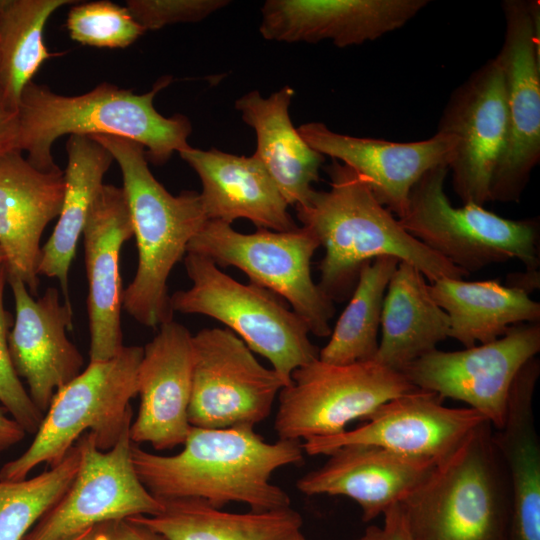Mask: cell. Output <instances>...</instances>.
<instances>
[{
    "label": "cell",
    "mask_w": 540,
    "mask_h": 540,
    "mask_svg": "<svg viewBox=\"0 0 540 540\" xmlns=\"http://www.w3.org/2000/svg\"><path fill=\"white\" fill-rule=\"evenodd\" d=\"M181 452L157 455L132 442L131 458L139 480L157 499L194 498L222 508L243 503L251 511L290 507V497L271 483L275 470L303 462L298 440L266 442L254 426H191Z\"/></svg>",
    "instance_id": "obj_1"
},
{
    "label": "cell",
    "mask_w": 540,
    "mask_h": 540,
    "mask_svg": "<svg viewBox=\"0 0 540 540\" xmlns=\"http://www.w3.org/2000/svg\"><path fill=\"white\" fill-rule=\"evenodd\" d=\"M324 169L330 189L314 190L295 209L325 250L318 285L332 301L349 297L362 266L381 256L413 265L431 283L469 275L409 234L361 175L334 159Z\"/></svg>",
    "instance_id": "obj_2"
},
{
    "label": "cell",
    "mask_w": 540,
    "mask_h": 540,
    "mask_svg": "<svg viewBox=\"0 0 540 540\" xmlns=\"http://www.w3.org/2000/svg\"><path fill=\"white\" fill-rule=\"evenodd\" d=\"M172 78H160L152 89L135 94L109 83L77 96H64L48 86L30 82L19 106V151L40 170L58 166L52 156L54 142L64 135H112L133 140L146 151L147 160L165 164L174 152L189 148L192 127L184 115L165 117L153 101Z\"/></svg>",
    "instance_id": "obj_3"
},
{
    "label": "cell",
    "mask_w": 540,
    "mask_h": 540,
    "mask_svg": "<svg viewBox=\"0 0 540 540\" xmlns=\"http://www.w3.org/2000/svg\"><path fill=\"white\" fill-rule=\"evenodd\" d=\"M118 163L138 250V266L122 294V307L137 322L156 328L173 320L167 281L207 218L199 193L172 195L153 176L145 148L112 135L90 136Z\"/></svg>",
    "instance_id": "obj_4"
},
{
    "label": "cell",
    "mask_w": 540,
    "mask_h": 540,
    "mask_svg": "<svg viewBox=\"0 0 540 540\" xmlns=\"http://www.w3.org/2000/svg\"><path fill=\"white\" fill-rule=\"evenodd\" d=\"M486 421L398 504L412 540H510L511 493Z\"/></svg>",
    "instance_id": "obj_5"
},
{
    "label": "cell",
    "mask_w": 540,
    "mask_h": 540,
    "mask_svg": "<svg viewBox=\"0 0 540 540\" xmlns=\"http://www.w3.org/2000/svg\"><path fill=\"white\" fill-rule=\"evenodd\" d=\"M142 357L143 347L124 346L108 360L90 362L57 391L30 446L0 468V481L24 480L42 463L58 465L86 432L98 449H111L131 426Z\"/></svg>",
    "instance_id": "obj_6"
},
{
    "label": "cell",
    "mask_w": 540,
    "mask_h": 540,
    "mask_svg": "<svg viewBox=\"0 0 540 540\" xmlns=\"http://www.w3.org/2000/svg\"><path fill=\"white\" fill-rule=\"evenodd\" d=\"M184 265L192 286L170 296L173 312L205 315L226 325L270 362L286 386L294 370L318 359L308 326L279 296L233 279L199 254L187 253Z\"/></svg>",
    "instance_id": "obj_7"
},
{
    "label": "cell",
    "mask_w": 540,
    "mask_h": 540,
    "mask_svg": "<svg viewBox=\"0 0 540 540\" xmlns=\"http://www.w3.org/2000/svg\"><path fill=\"white\" fill-rule=\"evenodd\" d=\"M448 170L432 169L414 185L402 227L469 274L510 259L539 270V222L503 218L473 203L454 207L444 191Z\"/></svg>",
    "instance_id": "obj_8"
},
{
    "label": "cell",
    "mask_w": 540,
    "mask_h": 540,
    "mask_svg": "<svg viewBox=\"0 0 540 540\" xmlns=\"http://www.w3.org/2000/svg\"><path fill=\"white\" fill-rule=\"evenodd\" d=\"M319 246L316 236L304 226L244 234L230 224L208 220L189 242L187 253L204 256L218 267L238 268L251 283L286 300L310 333L326 337L332 331L334 306L312 278L311 261Z\"/></svg>",
    "instance_id": "obj_9"
},
{
    "label": "cell",
    "mask_w": 540,
    "mask_h": 540,
    "mask_svg": "<svg viewBox=\"0 0 540 540\" xmlns=\"http://www.w3.org/2000/svg\"><path fill=\"white\" fill-rule=\"evenodd\" d=\"M414 388L401 372L375 360L337 365L316 359L294 370L279 392L274 428L286 440L337 435Z\"/></svg>",
    "instance_id": "obj_10"
},
{
    "label": "cell",
    "mask_w": 540,
    "mask_h": 540,
    "mask_svg": "<svg viewBox=\"0 0 540 540\" xmlns=\"http://www.w3.org/2000/svg\"><path fill=\"white\" fill-rule=\"evenodd\" d=\"M505 34L496 58L506 88L508 138L490 201L518 202L540 160V5L505 0Z\"/></svg>",
    "instance_id": "obj_11"
},
{
    "label": "cell",
    "mask_w": 540,
    "mask_h": 540,
    "mask_svg": "<svg viewBox=\"0 0 540 540\" xmlns=\"http://www.w3.org/2000/svg\"><path fill=\"white\" fill-rule=\"evenodd\" d=\"M285 386L230 330L205 328L192 335L191 426H255L269 416Z\"/></svg>",
    "instance_id": "obj_12"
},
{
    "label": "cell",
    "mask_w": 540,
    "mask_h": 540,
    "mask_svg": "<svg viewBox=\"0 0 540 540\" xmlns=\"http://www.w3.org/2000/svg\"><path fill=\"white\" fill-rule=\"evenodd\" d=\"M78 472L64 495L22 540H72L99 524L134 516H153L163 504L141 483L132 458L130 427L109 450L97 448L86 432Z\"/></svg>",
    "instance_id": "obj_13"
},
{
    "label": "cell",
    "mask_w": 540,
    "mask_h": 540,
    "mask_svg": "<svg viewBox=\"0 0 540 540\" xmlns=\"http://www.w3.org/2000/svg\"><path fill=\"white\" fill-rule=\"evenodd\" d=\"M540 351V324L519 323L500 338L459 351L435 349L401 373L415 387L464 402L493 429L504 421L512 382Z\"/></svg>",
    "instance_id": "obj_14"
},
{
    "label": "cell",
    "mask_w": 540,
    "mask_h": 540,
    "mask_svg": "<svg viewBox=\"0 0 540 540\" xmlns=\"http://www.w3.org/2000/svg\"><path fill=\"white\" fill-rule=\"evenodd\" d=\"M437 131L457 140L448 167L454 192L463 204L483 206L490 201L492 179L508 138L505 80L496 57L451 93Z\"/></svg>",
    "instance_id": "obj_15"
},
{
    "label": "cell",
    "mask_w": 540,
    "mask_h": 540,
    "mask_svg": "<svg viewBox=\"0 0 540 540\" xmlns=\"http://www.w3.org/2000/svg\"><path fill=\"white\" fill-rule=\"evenodd\" d=\"M435 392L414 388L374 410L364 424L342 433L303 441L304 453L329 455L350 444L374 445L397 454L440 462L482 423L470 407L451 408Z\"/></svg>",
    "instance_id": "obj_16"
},
{
    "label": "cell",
    "mask_w": 540,
    "mask_h": 540,
    "mask_svg": "<svg viewBox=\"0 0 540 540\" xmlns=\"http://www.w3.org/2000/svg\"><path fill=\"white\" fill-rule=\"evenodd\" d=\"M297 130L315 151L361 175L378 202L399 219L406 212L411 189L424 174L449 167L457 142L455 136L438 131L429 139L405 143L355 137L320 122L302 124Z\"/></svg>",
    "instance_id": "obj_17"
},
{
    "label": "cell",
    "mask_w": 540,
    "mask_h": 540,
    "mask_svg": "<svg viewBox=\"0 0 540 540\" xmlns=\"http://www.w3.org/2000/svg\"><path fill=\"white\" fill-rule=\"evenodd\" d=\"M7 282L15 302V320L8 334L12 365L26 381L34 405L45 414L57 391L81 373L84 363L66 335L72 329V306L60 301L55 287L35 299L18 277L7 276Z\"/></svg>",
    "instance_id": "obj_18"
},
{
    "label": "cell",
    "mask_w": 540,
    "mask_h": 540,
    "mask_svg": "<svg viewBox=\"0 0 540 540\" xmlns=\"http://www.w3.org/2000/svg\"><path fill=\"white\" fill-rule=\"evenodd\" d=\"M428 0H267L259 31L270 41L361 45L403 27Z\"/></svg>",
    "instance_id": "obj_19"
},
{
    "label": "cell",
    "mask_w": 540,
    "mask_h": 540,
    "mask_svg": "<svg viewBox=\"0 0 540 540\" xmlns=\"http://www.w3.org/2000/svg\"><path fill=\"white\" fill-rule=\"evenodd\" d=\"M82 235L89 287V357L90 362H100L116 356L124 347L119 256L123 244L133 236V226L122 188L101 186Z\"/></svg>",
    "instance_id": "obj_20"
},
{
    "label": "cell",
    "mask_w": 540,
    "mask_h": 540,
    "mask_svg": "<svg viewBox=\"0 0 540 540\" xmlns=\"http://www.w3.org/2000/svg\"><path fill=\"white\" fill-rule=\"evenodd\" d=\"M192 380V335L171 320L143 347L137 387L140 406L130 426L134 444L158 451L183 445L191 425L188 408Z\"/></svg>",
    "instance_id": "obj_21"
},
{
    "label": "cell",
    "mask_w": 540,
    "mask_h": 540,
    "mask_svg": "<svg viewBox=\"0 0 540 540\" xmlns=\"http://www.w3.org/2000/svg\"><path fill=\"white\" fill-rule=\"evenodd\" d=\"M65 192L64 171L40 170L21 152L0 158V248L7 276L22 280L38 295L41 237L59 216Z\"/></svg>",
    "instance_id": "obj_22"
},
{
    "label": "cell",
    "mask_w": 540,
    "mask_h": 540,
    "mask_svg": "<svg viewBox=\"0 0 540 540\" xmlns=\"http://www.w3.org/2000/svg\"><path fill=\"white\" fill-rule=\"evenodd\" d=\"M328 456L296 482L297 489L308 496L348 497L361 508L363 522L400 504L437 464L367 444L345 445Z\"/></svg>",
    "instance_id": "obj_23"
},
{
    "label": "cell",
    "mask_w": 540,
    "mask_h": 540,
    "mask_svg": "<svg viewBox=\"0 0 540 540\" xmlns=\"http://www.w3.org/2000/svg\"><path fill=\"white\" fill-rule=\"evenodd\" d=\"M180 157L197 173L199 193L207 220L230 224L239 218L258 229L290 231L298 227L289 205L261 162L254 156H238L216 148L189 147Z\"/></svg>",
    "instance_id": "obj_24"
},
{
    "label": "cell",
    "mask_w": 540,
    "mask_h": 540,
    "mask_svg": "<svg viewBox=\"0 0 540 540\" xmlns=\"http://www.w3.org/2000/svg\"><path fill=\"white\" fill-rule=\"evenodd\" d=\"M539 374L536 356L520 368L510 388L503 424L492 434L510 487V540H540V444L533 413Z\"/></svg>",
    "instance_id": "obj_25"
},
{
    "label": "cell",
    "mask_w": 540,
    "mask_h": 540,
    "mask_svg": "<svg viewBox=\"0 0 540 540\" xmlns=\"http://www.w3.org/2000/svg\"><path fill=\"white\" fill-rule=\"evenodd\" d=\"M294 89L288 85L269 97L257 90L236 100L242 120L256 133L253 154L264 166L289 206L305 204L319 180L324 156L311 148L294 128L289 106Z\"/></svg>",
    "instance_id": "obj_26"
},
{
    "label": "cell",
    "mask_w": 540,
    "mask_h": 540,
    "mask_svg": "<svg viewBox=\"0 0 540 540\" xmlns=\"http://www.w3.org/2000/svg\"><path fill=\"white\" fill-rule=\"evenodd\" d=\"M380 327L373 360L397 372L437 349L450 334L449 317L433 299L424 275L402 261L388 283Z\"/></svg>",
    "instance_id": "obj_27"
},
{
    "label": "cell",
    "mask_w": 540,
    "mask_h": 540,
    "mask_svg": "<svg viewBox=\"0 0 540 540\" xmlns=\"http://www.w3.org/2000/svg\"><path fill=\"white\" fill-rule=\"evenodd\" d=\"M429 287L433 299L449 317V337L465 348L475 346L476 341H494L513 325L540 320L538 302L521 288L497 280L444 278Z\"/></svg>",
    "instance_id": "obj_28"
},
{
    "label": "cell",
    "mask_w": 540,
    "mask_h": 540,
    "mask_svg": "<svg viewBox=\"0 0 540 540\" xmlns=\"http://www.w3.org/2000/svg\"><path fill=\"white\" fill-rule=\"evenodd\" d=\"M65 192L57 224L41 249L38 274L56 278L64 301L69 298V270L92 203L113 162L110 152L84 135H70L66 143Z\"/></svg>",
    "instance_id": "obj_29"
},
{
    "label": "cell",
    "mask_w": 540,
    "mask_h": 540,
    "mask_svg": "<svg viewBox=\"0 0 540 540\" xmlns=\"http://www.w3.org/2000/svg\"><path fill=\"white\" fill-rule=\"evenodd\" d=\"M160 501V513L133 518L168 540H290L303 525L291 507L233 513L194 498Z\"/></svg>",
    "instance_id": "obj_30"
},
{
    "label": "cell",
    "mask_w": 540,
    "mask_h": 540,
    "mask_svg": "<svg viewBox=\"0 0 540 540\" xmlns=\"http://www.w3.org/2000/svg\"><path fill=\"white\" fill-rule=\"evenodd\" d=\"M72 0H0V94L18 110L25 87L53 57L43 32L49 17Z\"/></svg>",
    "instance_id": "obj_31"
},
{
    "label": "cell",
    "mask_w": 540,
    "mask_h": 540,
    "mask_svg": "<svg viewBox=\"0 0 540 540\" xmlns=\"http://www.w3.org/2000/svg\"><path fill=\"white\" fill-rule=\"evenodd\" d=\"M399 262L395 257L381 256L362 266L349 303L330 340L319 350V360L346 365L374 359L386 289Z\"/></svg>",
    "instance_id": "obj_32"
},
{
    "label": "cell",
    "mask_w": 540,
    "mask_h": 540,
    "mask_svg": "<svg viewBox=\"0 0 540 540\" xmlns=\"http://www.w3.org/2000/svg\"><path fill=\"white\" fill-rule=\"evenodd\" d=\"M81 462L75 443L50 470L21 481H0V540H22L67 491Z\"/></svg>",
    "instance_id": "obj_33"
},
{
    "label": "cell",
    "mask_w": 540,
    "mask_h": 540,
    "mask_svg": "<svg viewBox=\"0 0 540 540\" xmlns=\"http://www.w3.org/2000/svg\"><path fill=\"white\" fill-rule=\"evenodd\" d=\"M66 24L73 40L98 48L127 47L145 32L126 6L111 1L75 4Z\"/></svg>",
    "instance_id": "obj_34"
},
{
    "label": "cell",
    "mask_w": 540,
    "mask_h": 540,
    "mask_svg": "<svg viewBox=\"0 0 540 540\" xmlns=\"http://www.w3.org/2000/svg\"><path fill=\"white\" fill-rule=\"evenodd\" d=\"M6 282L7 270L3 263L0 265V403L26 433L35 434L44 414L32 402L12 365L8 348L11 318L4 307Z\"/></svg>",
    "instance_id": "obj_35"
},
{
    "label": "cell",
    "mask_w": 540,
    "mask_h": 540,
    "mask_svg": "<svg viewBox=\"0 0 540 540\" xmlns=\"http://www.w3.org/2000/svg\"><path fill=\"white\" fill-rule=\"evenodd\" d=\"M229 4L228 0H128L126 7L146 31L199 22Z\"/></svg>",
    "instance_id": "obj_36"
},
{
    "label": "cell",
    "mask_w": 540,
    "mask_h": 540,
    "mask_svg": "<svg viewBox=\"0 0 540 540\" xmlns=\"http://www.w3.org/2000/svg\"><path fill=\"white\" fill-rule=\"evenodd\" d=\"M381 526H368L355 540H412L399 505L384 514Z\"/></svg>",
    "instance_id": "obj_37"
},
{
    "label": "cell",
    "mask_w": 540,
    "mask_h": 540,
    "mask_svg": "<svg viewBox=\"0 0 540 540\" xmlns=\"http://www.w3.org/2000/svg\"><path fill=\"white\" fill-rule=\"evenodd\" d=\"M105 540H168L133 517L106 523Z\"/></svg>",
    "instance_id": "obj_38"
},
{
    "label": "cell",
    "mask_w": 540,
    "mask_h": 540,
    "mask_svg": "<svg viewBox=\"0 0 540 540\" xmlns=\"http://www.w3.org/2000/svg\"><path fill=\"white\" fill-rule=\"evenodd\" d=\"M14 151H19L18 110L0 94V158Z\"/></svg>",
    "instance_id": "obj_39"
},
{
    "label": "cell",
    "mask_w": 540,
    "mask_h": 540,
    "mask_svg": "<svg viewBox=\"0 0 540 540\" xmlns=\"http://www.w3.org/2000/svg\"><path fill=\"white\" fill-rule=\"evenodd\" d=\"M8 411L0 406V453L21 442L26 432L14 420L9 417Z\"/></svg>",
    "instance_id": "obj_40"
},
{
    "label": "cell",
    "mask_w": 540,
    "mask_h": 540,
    "mask_svg": "<svg viewBox=\"0 0 540 540\" xmlns=\"http://www.w3.org/2000/svg\"><path fill=\"white\" fill-rule=\"evenodd\" d=\"M540 275L539 270L513 273L508 277V285L521 288L528 294L539 288Z\"/></svg>",
    "instance_id": "obj_41"
},
{
    "label": "cell",
    "mask_w": 540,
    "mask_h": 540,
    "mask_svg": "<svg viewBox=\"0 0 540 540\" xmlns=\"http://www.w3.org/2000/svg\"><path fill=\"white\" fill-rule=\"evenodd\" d=\"M106 523L89 528L72 540H105Z\"/></svg>",
    "instance_id": "obj_42"
},
{
    "label": "cell",
    "mask_w": 540,
    "mask_h": 540,
    "mask_svg": "<svg viewBox=\"0 0 540 540\" xmlns=\"http://www.w3.org/2000/svg\"><path fill=\"white\" fill-rule=\"evenodd\" d=\"M290 540H307L306 537L302 534L301 531L297 532L296 534H294Z\"/></svg>",
    "instance_id": "obj_43"
},
{
    "label": "cell",
    "mask_w": 540,
    "mask_h": 540,
    "mask_svg": "<svg viewBox=\"0 0 540 540\" xmlns=\"http://www.w3.org/2000/svg\"><path fill=\"white\" fill-rule=\"evenodd\" d=\"M3 263H5V256L2 249L0 248V265Z\"/></svg>",
    "instance_id": "obj_44"
}]
</instances>
